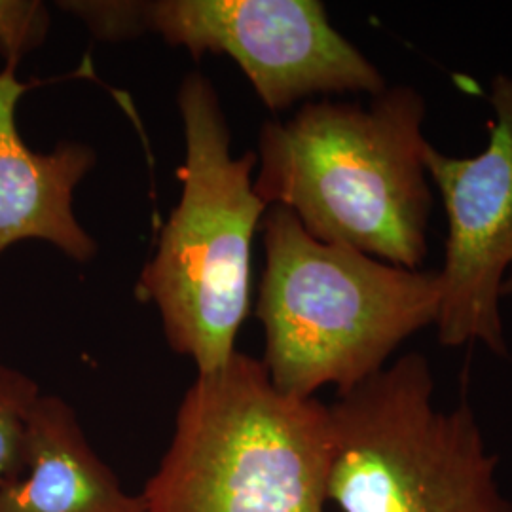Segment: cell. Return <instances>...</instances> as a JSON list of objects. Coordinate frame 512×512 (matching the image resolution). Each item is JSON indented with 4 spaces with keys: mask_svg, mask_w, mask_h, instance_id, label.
I'll list each match as a JSON object with an SVG mask.
<instances>
[{
    "mask_svg": "<svg viewBox=\"0 0 512 512\" xmlns=\"http://www.w3.org/2000/svg\"><path fill=\"white\" fill-rule=\"evenodd\" d=\"M425 101L410 86L370 105L308 101L258 137L255 190L293 211L315 239L421 270L433 207Z\"/></svg>",
    "mask_w": 512,
    "mask_h": 512,
    "instance_id": "1",
    "label": "cell"
},
{
    "mask_svg": "<svg viewBox=\"0 0 512 512\" xmlns=\"http://www.w3.org/2000/svg\"><path fill=\"white\" fill-rule=\"evenodd\" d=\"M18 63L0 69V255L18 241L54 245L74 262L97 255V243L74 215V190L97 164L95 150L65 141L35 152L19 135V99L33 84L18 78Z\"/></svg>",
    "mask_w": 512,
    "mask_h": 512,
    "instance_id": "8",
    "label": "cell"
},
{
    "mask_svg": "<svg viewBox=\"0 0 512 512\" xmlns=\"http://www.w3.org/2000/svg\"><path fill=\"white\" fill-rule=\"evenodd\" d=\"M329 404L283 393L236 351L184 393L145 512H327Z\"/></svg>",
    "mask_w": 512,
    "mask_h": 512,
    "instance_id": "3",
    "label": "cell"
},
{
    "mask_svg": "<svg viewBox=\"0 0 512 512\" xmlns=\"http://www.w3.org/2000/svg\"><path fill=\"white\" fill-rule=\"evenodd\" d=\"M260 230V361L283 393L311 399L332 385L344 395L384 370L404 340L437 323L439 272L315 239L281 205L268 207Z\"/></svg>",
    "mask_w": 512,
    "mask_h": 512,
    "instance_id": "2",
    "label": "cell"
},
{
    "mask_svg": "<svg viewBox=\"0 0 512 512\" xmlns=\"http://www.w3.org/2000/svg\"><path fill=\"white\" fill-rule=\"evenodd\" d=\"M40 395L33 378L0 363V488L23 467L31 414Z\"/></svg>",
    "mask_w": 512,
    "mask_h": 512,
    "instance_id": "10",
    "label": "cell"
},
{
    "mask_svg": "<svg viewBox=\"0 0 512 512\" xmlns=\"http://www.w3.org/2000/svg\"><path fill=\"white\" fill-rule=\"evenodd\" d=\"M429 361L408 353L329 404L327 497L342 512H512L469 403L435 404Z\"/></svg>",
    "mask_w": 512,
    "mask_h": 512,
    "instance_id": "5",
    "label": "cell"
},
{
    "mask_svg": "<svg viewBox=\"0 0 512 512\" xmlns=\"http://www.w3.org/2000/svg\"><path fill=\"white\" fill-rule=\"evenodd\" d=\"M494 122L484 152L471 158L425 150L439 188L448 236L439 270L442 346L480 344L505 357L501 300L512 296V76H497Z\"/></svg>",
    "mask_w": 512,
    "mask_h": 512,
    "instance_id": "7",
    "label": "cell"
},
{
    "mask_svg": "<svg viewBox=\"0 0 512 512\" xmlns=\"http://www.w3.org/2000/svg\"><path fill=\"white\" fill-rule=\"evenodd\" d=\"M135 23L139 37L154 33L196 59L230 57L272 112L313 95L387 90L376 65L332 27L317 0L135 2Z\"/></svg>",
    "mask_w": 512,
    "mask_h": 512,
    "instance_id": "6",
    "label": "cell"
},
{
    "mask_svg": "<svg viewBox=\"0 0 512 512\" xmlns=\"http://www.w3.org/2000/svg\"><path fill=\"white\" fill-rule=\"evenodd\" d=\"M183 118L181 198L143 268L137 296L154 304L173 351L209 374L236 355L251 310L253 241L268 211L255 190L258 156H232L211 80L190 73L177 93Z\"/></svg>",
    "mask_w": 512,
    "mask_h": 512,
    "instance_id": "4",
    "label": "cell"
},
{
    "mask_svg": "<svg viewBox=\"0 0 512 512\" xmlns=\"http://www.w3.org/2000/svg\"><path fill=\"white\" fill-rule=\"evenodd\" d=\"M50 29L48 8L37 0H0V54L18 63L38 48Z\"/></svg>",
    "mask_w": 512,
    "mask_h": 512,
    "instance_id": "11",
    "label": "cell"
},
{
    "mask_svg": "<svg viewBox=\"0 0 512 512\" xmlns=\"http://www.w3.org/2000/svg\"><path fill=\"white\" fill-rule=\"evenodd\" d=\"M0 512H145V503L93 450L73 406L40 395L23 467L0 488Z\"/></svg>",
    "mask_w": 512,
    "mask_h": 512,
    "instance_id": "9",
    "label": "cell"
}]
</instances>
